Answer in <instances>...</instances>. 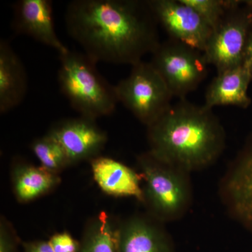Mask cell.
Here are the masks:
<instances>
[{
  "instance_id": "cell-1",
  "label": "cell",
  "mask_w": 252,
  "mask_h": 252,
  "mask_svg": "<svg viewBox=\"0 0 252 252\" xmlns=\"http://www.w3.org/2000/svg\"><path fill=\"white\" fill-rule=\"evenodd\" d=\"M64 21L71 37L96 63L132 66L160 43L147 0H74Z\"/></svg>"
},
{
  "instance_id": "cell-2",
  "label": "cell",
  "mask_w": 252,
  "mask_h": 252,
  "mask_svg": "<svg viewBox=\"0 0 252 252\" xmlns=\"http://www.w3.org/2000/svg\"><path fill=\"white\" fill-rule=\"evenodd\" d=\"M147 127L149 152L190 174L211 167L226 145L224 127L213 110L187 99Z\"/></svg>"
},
{
  "instance_id": "cell-3",
  "label": "cell",
  "mask_w": 252,
  "mask_h": 252,
  "mask_svg": "<svg viewBox=\"0 0 252 252\" xmlns=\"http://www.w3.org/2000/svg\"><path fill=\"white\" fill-rule=\"evenodd\" d=\"M137 165L144 183L142 204L146 214L164 224L183 218L193 204L190 174L149 151L137 156Z\"/></svg>"
},
{
  "instance_id": "cell-4",
  "label": "cell",
  "mask_w": 252,
  "mask_h": 252,
  "mask_svg": "<svg viewBox=\"0 0 252 252\" xmlns=\"http://www.w3.org/2000/svg\"><path fill=\"white\" fill-rule=\"evenodd\" d=\"M60 89L74 110L94 120L115 111V86L99 74L94 61L84 53L69 50L60 54Z\"/></svg>"
},
{
  "instance_id": "cell-5",
  "label": "cell",
  "mask_w": 252,
  "mask_h": 252,
  "mask_svg": "<svg viewBox=\"0 0 252 252\" xmlns=\"http://www.w3.org/2000/svg\"><path fill=\"white\" fill-rule=\"evenodd\" d=\"M119 102L148 127L172 106L174 96L150 63L132 66L130 74L115 86Z\"/></svg>"
},
{
  "instance_id": "cell-6",
  "label": "cell",
  "mask_w": 252,
  "mask_h": 252,
  "mask_svg": "<svg viewBox=\"0 0 252 252\" xmlns=\"http://www.w3.org/2000/svg\"><path fill=\"white\" fill-rule=\"evenodd\" d=\"M149 63L179 99H187L208 75L203 51L170 38L160 43Z\"/></svg>"
},
{
  "instance_id": "cell-7",
  "label": "cell",
  "mask_w": 252,
  "mask_h": 252,
  "mask_svg": "<svg viewBox=\"0 0 252 252\" xmlns=\"http://www.w3.org/2000/svg\"><path fill=\"white\" fill-rule=\"evenodd\" d=\"M252 28V0H240L212 29L203 53L209 65L214 66L217 74L243 65Z\"/></svg>"
},
{
  "instance_id": "cell-8",
  "label": "cell",
  "mask_w": 252,
  "mask_h": 252,
  "mask_svg": "<svg viewBox=\"0 0 252 252\" xmlns=\"http://www.w3.org/2000/svg\"><path fill=\"white\" fill-rule=\"evenodd\" d=\"M219 193L228 215L252 232V133L222 177Z\"/></svg>"
},
{
  "instance_id": "cell-9",
  "label": "cell",
  "mask_w": 252,
  "mask_h": 252,
  "mask_svg": "<svg viewBox=\"0 0 252 252\" xmlns=\"http://www.w3.org/2000/svg\"><path fill=\"white\" fill-rule=\"evenodd\" d=\"M147 2L170 39L204 52L212 29L195 9L182 0H147Z\"/></svg>"
},
{
  "instance_id": "cell-10",
  "label": "cell",
  "mask_w": 252,
  "mask_h": 252,
  "mask_svg": "<svg viewBox=\"0 0 252 252\" xmlns=\"http://www.w3.org/2000/svg\"><path fill=\"white\" fill-rule=\"evenodd\" d=\"M96 120L80 116L56 123L47 132L61 144L71 165L100 156L107 140V132Z\"/></svg>"
},
{
  "instance_id": "cell-11",
  "label": "cell",
  "mask_w": 252,
  "mask_h": 252,
  "mask_svg": "<svg viewBox=\"0 0 252 252\" xmlns=\"http://www.w3.org/2000/svg\"><path fill=\"white\" fill-rule=\"evenodd\" d=\"M164 225L147 214L119 220L117 252H175Z\"/></svg>"
},
{
  "instance_id": "cell-12",
  "label": "cell",
  "mask_w": 252,
  "mask_h": 252,
  "mask_svg": "<svg viewBox=\"0 0 252 252\" xmlns=\"http://www.w3.org/2000/svg\"><path fill=\"white\" fill-rule=\"evenodd\" d=\"M14 9L13 28L16 34L31 36L56 50L59 54L69 51L56 34L52 1L20 0Z\"/></svg>"
},
{
  "instance_id": "cell-13",
  "label": "cell",
  "mask_w": 252,
  "mask_h": 252,
  "mask_svg": "<svg viewBox=\"0 0 252 252\" xmlns=\"http://www.w3.org/2000/svg\"><path fill=\"white\" fill-rule=\"evenodd\" d=\"M94 180L99 188L114 197L143 199L142 177L140 172L112 158L99 157L90 161Z\"/></svg>"
},
{
  "instance_id": "cell-14",
  "label": "cell",
  "mask_w": 252,
  "mask_h": 252,
  "mask_svg": "<svg viewBox=\"0 0 252 252\" xmlns=\"http://www.w3.org/2000/svg\"><path fill=\"white\" fill-rule=\"evenodd\" d=\"M252 77L244 65L218 73L207 86L203 106L213 109L219 106H233L248 109L252 104L248 94Z\"/></svg>"
},
{
  "instance_id": "cell-15",
  "label": "cell",
  "mask_w": 252,
  "mask_h": 252,
  "mask_svg": "<svg viewBox=\"0 0 252 252\" xmlns=\"http://www.w3.org/2000/svg\"><path fill=\"white\" fill-rule=\"evenodd\" d=\"M28 91V77L22 61L9 41H0V112L12 110L23 102Z\"/></svg>"
},
{
  "instance_id": "cell-16",
  "label": "cell",
  "mask_w": 252,
  "mask_h": 252,
  "mask_svg": "<svg viewBox=\"0 0 252 252\" xmlns=\"http://www.w3.org/2000/svg\"><path fill=\"white\" fill-rule=\"evenodd\" d=\"M13 191L16 200L27 203L51 193L61 184L59 174L22 160L15 162L11 170Z\"/></svg>"
},
{
  "instance_id": "cell-17",
  "label": "cell",
  "mask_w": 252,
  "mask_h": 252,
  "mask_svg": "<svg viewBox=\"0 0 252 252\" xmlns=\"http://www.w3.org/2000/svg\"><path fill=\"white\" fill-rule=\"evenodd\" d=\"M118 222L106 212L93 217L83 231L79 252H117Z\"/></svg>"
},
{
  "instance_id": "cell-18",
  "label": "cell",
  "mask_w": 252,
  "mask_h": 252,
  "mask_svg": "<svg viewBox=\"0 0 252 252\" xmlns=\"http://www.w3.org/2000/svg\"><path fill=\"white\" fill-rule=\"evenodd\" d=\"M31 149L40 162L41 166L54 173L60 174L67 167L71 166L64 149L49 134L33 141Z\"/></svg>"
},
{
  "instance_id": "cell-19",
  "label": "cell",
  "mask_w": 252,
  "mask_h": 252,
  "mask_svg": "<svg viewBox=\"0 0 252 252\" xmlns=\"http://www.w3.org/2000/svg\"><path fill=\"white\" fill-rule=\"evenodd\" d=\"M195 9L212 29L216 27L240 0H182Z\"/></svg>"
},
{
  "instance_id": "cell-20",
  "label": "cell",
  "mask_w": 252,
  "mask_h": 252,
  "mask_svg": "<svg viewBox=\"0 0 252 252\" xmlns=\"http://www.w3.org/2000/svg\"><path fill=\"white\" fill-rule=\"evenodd\" d=\"M20 238L12 224L1 216L0 220V252H18Z\"/></svg>"
},
{
  "instance_id": "cell-21",
  "label": "cell",
  "mask_w": 252,
  "mask_h": 252,
  "mask_svg": "<svg viewBox=\"0 0 252 252\" xmlns=\"http://www.w3.org/2000/svg\"><path fill=\"white\" fill-rule=\"evenodd\" d=\"M55 252H79L80 241L67 231L53 235L48 240Z\"/></svg>"
},
{
  "instance_id": "cell-22",
  "label": "cell",
  "mask_w": 252,
  "mask_h": 252,
  "mask_svg": "<svg viewBox=\"0 0 252 252\" xmlns=\"http://www.w3.org/2000/svg\"><path fill=\"white\" fill-rule=\"evenodd\" d=\"M23 252H55L49 241L34 240L22 243Z\"/></svg>"
},
{
  "instance_id": "cell-23",
  "label": "cell",
  "mask_w": 252,
  "mask_h": 252,
  "mask_svg": "<svg viewBox=\"0 0 252 252\" xmlns=\"http://www.w3.org/2000/svg\"><path fill=\"white\" fill-rule=\"evenodd\" d=\"M243 65L248 69L252 77V28L249 34L246 47H245Z\"/></svg>"
}]
</instances>
